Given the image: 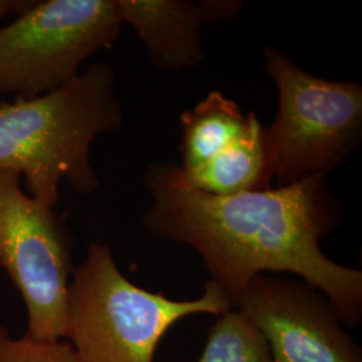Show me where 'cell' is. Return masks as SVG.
Segmentation results:
<instances>
[{
	"instance_id": "ba28073f",
	"label": "cell",
	"mask_w": 362,
	"mask_h": 362,
	"mask_svg": "<svg viewBox=\"0 0 362 362\" xmlns=\"http://www.w3.org/2000/svg\"><path fill=\"white\" fill-rule=\"evenodd\" d=\"M122 23L136 30L157 69L180 71L199 65L206 52L200 30L204 22L228 19L238 1L117 0Z\"/></svg>"
},
{
	"instance_id": "5b68a950",
	"label": "cell",
	"mask_w": 362,
	"mask_h": 362,
	"mask_svg": "<svg viewBox=\"0 0 362 362\" xmlns=\"http://www.w3.org/2000/svg\"><path fill=\"white\" fill-rule=\"evenodd\" d=\"M122 21L117 0H45L0 28V93L30 100L79 76L93 54L113 46Z\"/></svg>"
},
{
	"instance_id": "30bf717a",
	"label": "cell",
	"mask_w": 362,
	"mask_h": 362,
	"mask_svg": "<svg viewBox=\"0 0 362 362\" xmlns=\"http://www.w3.org/2000/svg\"><path fill=\"white\" fill-rule=\"evenodd\" d=\"M182 127L181 170L189 172L235 143L246 133L250 113L218 90L180 116Z\"/></svg>"
},
{
	"instance_id": "3957f363",
	"label": "cell",
	"mask_w": 362,
	"mask_h": 362,
	"mask_svg": "<svg viewBox=\"0 0 362 362\" xmlns=\"http://www.w3.org/2000/svg\"><path fill=\"white\" fill-rule=\"evenodd\" d=\"M233 309L212 281L192 300L144 290L118 270L109 247L90 243L69 286L65 339L79 362H153L172 325L192 314L221 315Z\"/></svg>"
},
{
	"instance_id": "7c38bea8",
	"label": "cell",
	"mask_w": 362,
	"mask_h": 362,
	"mask_svg": "<svg viewBox=\"0 0 362 362\" xmlns=\"http://www.w3.org/2000/svg\"><path fill=\"white\" fill-rule=\"evenodd\" d=\"M0 362H79V358L66 339L46 342L26 336L13 338L0 326Z\"/></svg>"
},
{
	"instance_id": "52a82bcc",
	"label": "cell",
	"mask_w": 362,
	"mask_h": 362,
	"mask_svg": "<svg viewBox=\"0 0 362 362\" xmlns=\"http://www.w3.org/2000/svg\"><path fill=\"white\" fill-rule=\"evenodd\" d=\"M235 309L258 329L274 362H362L329 299L306 284L258 275Z\"/></svg>"
},
{
	"instance_id": "6da1fadb",
	"label": "cell",
	"mask_w": 362,
	"mask_h": 362,
	"mask_svg": "<svg viewBox=\"0 0 362 362\" xmlns=\"http://www.w3.org/2000/svg\"><path fill=\"white\" fill-rule=\"evenodd\" d=\"M144 184L152 204L144 214L156 236L194 247L233 309L264 272H294L329 299L342 324L362 317V272L325 255L320 240L342 221L327 175L233 196L206 194L173 163L151 165Z\"/></svg>"
},
{
	"instance_id": "4fadbf2b",
	"label": "cell",
	"mask_w": 362,
	"mask_h": 362,
	"mask_svg": "<svg viewBox=\"0 0 362 362\" xmlns=\"http://www.w3.org/2000/svg\"><path fill=\"white\" fill-rule=\"evenodd\" d=\"M31 3L26 1H15V0H0V16H4L7 13H21L25 11Z\"/></svg>"
},
{
	"instance_id": "277c9868",
	"label": "cell",
	"mask_w": 362,
	"mask_h": 362,
	"mask_svg": "<svg viewBox=\"0 0 362 362\" xmlns=\"http://www.w3.org/2000/svg\"><path fill=\"white\" fill-rule=\"evenodd\" d=\"M264 59L279 103L266 128L272 177L285 187L329 175L361 143V85L311 76L272 46Z\"/></svg>"
},
{
	"instance_id": "8992f818",
	"label": "cell",
	"mask_w": 362,
	"mask_h": 362,
	"mask_svg": "<svg viewBox=\"0 0 362 362\" xmlns=\"http://www.w3.org/2000/svg\"><path fill=\"white\" fill-rule=\"evenodd\" d=\"M71 252L64 216L26 194L18 173L0 168V266L26 303L31 339H65Z\"/></svg>"
},
{
	"instance_id": "9c48e42d",
	"label": "cell",
	"mask_w": 362,
	"mask_h": 362,
	"mask_svg": "<svg viewBox=\"0 0 362 362\" xmlns=\"http://www.w3.org/2000/svg\"><path fill=\"white\" fill-rule=\"evenodd\" d=\"M181 172L194 188L214 196L269 189L274 177L266 128L251 112L248 128L240 139L200 167Z\"/></svg>"
},
{
	"instance_id": "7a4b0ae2",
	"label": "cell",
	"mask_w": 362,
	"mask_h": 362,
	"mask_svg": "<svg viewBox=\"0 0 362 362\" xmlns=\"http://www.w3.org/2000/svg\"><path fill=\"white\" fill-rule=\"evenodd\" d=\"M122 119L113 69L94 64L59 89L0 104V168L23 176L28 194L52 208L62 181L91 194L100 187L91 143Z\"/></svg>"
},
{
	"instance_id": "8fae6325",
	"label": "cell",
	"mask_w": 362,
	"mask_h": 362,
	"mask_svg": "<svg viewBox=\"0 0 362 362\" xmlns=\"http://www.w3.org/2000/svg\"><path fill=\"white\" fill-rule=\"evenodd\" d=\"M197 362H274L258 329L240 311L218 315L209 329L207 345Z\"/></svg>"
}]
</instances>
